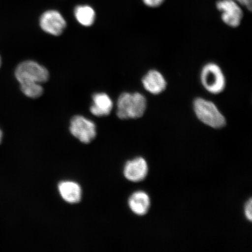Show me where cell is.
Here are the masks:
<instances>
[{"label": "cell", "mask_w": 252, "mask_h": 252, "mask_svg": "<svg viewBox=\"0 0 252 252\" xmlns=\"http://www.w3.org/2000/svg\"><path fill=\"white\" fill-rule=\"evenodd\" d=\"M147 108L146 97L140 93H124L119 96L117 102V116L122 120L142 117Z\"/></svg>", "instance_id": "cell-1"}, {"label": "cell", "mask_w": 252, "mask_h": 252, "mask_svg": "<svg viewBox=\"0 0 252 252\" xmlns=\"http://www.w3.org/2000/svg\"><path fill=\"white\" fill-rule=\"evenodd\" d=\"M70 130L74 137L85 144L91 143L96 135V126L94 123L80 115L72 118Z\"/></svg>", "instance_id": "cell-5"}, {"label": "cell", "mask_w": 252, "mask_h": 252, "mask_svg": "<svg viewBox=\"0 0 252 252\" xmlns=\"http://www.w3.org/2000/svg\"><path fill=\"white\" fill-rule=\"evenodd\" d=\"M149 172L146 160L143 158H136L126 163L124 173L128 181L139 182L146 179Z\"/></svg>", "instance_id": "cell-9"}, {"label": "cell", "mask_w": 252, "mask_h": 252, "mask_svg": "<svg viewBox=\"0 0 252 252\" xmlns=\"http://www.w3.org/2000/svg\"><path fill=\"white\" fill-rule=\"evenodd\" d=\"M40 26L45 32L53 36H60L66 28V22L59 12L47 11L41 16Z\"/></svg>", "instance_id": "cell-7"}, {"label": "cell", "mask_w": 252, "mask_h": 252, "mask_svg": "<svg viewBox=\"0 0 252 252\" xmlns=\"http://www.w3.org/2000/svg\"><path fill=\"white\" fill-rule=\"evenodd\" d=\"M58 190L63 199L70 204H76L81 201L82 190L77 183L64 181L60 183Z\"/></svg>", "instance_id": "cell-11"}, {"label": "cell", "mask_w": 252, "mask_h": 252, "mask_svg": "<svg viewBox=\"0 0 252 252\" xmlns=\"http://www.w3.org/2000/svg\"><path fill=\"white\" fill-rule=\"evenodd\" d=\"M20 87L22 92L30 98H38L43 93V88L41 84L24 83L20 84Z\"/></svg>", "instance_id": "cell-14"}, {"label": "cell", "mask_w": 252, "mask_h": 252, "mask_svg": "<svg viewBox=\"0 0 252 252\" xmlns=\"http://www.w3.org/2000/svg\"><path fill=\"white\" fill-rule=\"evenodd\" d=\"M75 17L81 25L90 27L95 20V12L89 5H78L75 8Z\"/></svg>", "instance_id": "cell-13"}, {"label": "cell", "mask_w": 252, "mask_h": 252, "mask_svg": "<svg viewBox=\"0 0 252 252\" xmlns=\"http://www.w3.org/2000/svg\"><path fill=\"white\" fill-rule=\"evenodd\" d=\"M245 214L248 220L252 221V199L249 200L245 205Z\"/></svg>", "instance_id": "cell-15"}, {"label": "cell", "mask_w": 252, "mask_h": 252, "mask_svg": "<svg viewBox=\"0 0 252 252\" xmlns=\"http://www.w3.org/2000/svg\"><path fill=\"white\" fill-rule=\"evenodd\" d=\"M93 103L90 108L91 113L96 117L108 116L111 113L113 103L108 94L96 93L93 96Z\"/></svg>", "instance_id": "cell-10"}, {"label": "cell", "mask_w": 252, "mask_h": 252, "mask_svg": "<svg viewBox=\"0 0 252 252\" xmlns=\"http://www.w3.org/2000/svg\"><path fill=\"white\" fill-rule=\"evenodd\" d=\"M142 85L148 93L157 95L164 92L167 82L163 75L157 70H150L142 78Z\"/></svg>", "instance_id": "cell-8"}, {"label": "cell", "mask_w": 252, "mask_h": 252, "mask_svg": "<svg viewBox=\"0 0 252 252\" xmlns=\"http://www.w3.org/2000/svg\"><path fill=\"white\" fill-rule=\"evenodd\" d=\"M0 66H1V58H0Z\"/></svg>", "instance_id": "cell-19"}, {"label": "cell", "mask_w": 252, "mask_h": 252, "mask_svg": "<svg viewBox=\"0 0 252 252\" xmlns=\"http://www.w3.org/2000/svg\"><path fill=\"white\" fill-rule=\"evenodd\" d=\"M150 198L146 192L138 191L131 195L128 200V206L137 216L146 215L150 209Z\"/></svg>", "instance_id": "cell-12"}, {"label": "cell", "mask_w": 252, "mask_h": 252, "mask_svg": "<svg viewBox=\"0 0 252 252\" xmlns=\"http://www.w3.org/2000/svg\"><path fill=\"white\" fill-rule=\"evenodd\" d=\"M193 107L196 117L204 125L214 128H220L226 125L225 116L213 102L197 97L195 99Z\"/></svg>", "instance_id": "cell-2"}, {"label": "cell", "mask_w": 252, "mask_h": 252, "mask_svg": "<svg viewBox=\"0 0 252 252\" xmlns=\"http://www.w3.org/2000/svg\"><path fill=\"white\" fill-rule=\"evenodd\" d=\"M2 136V131L1 130H0V143H1Z\"/></svg>", "instance_id": "cell-18"}, {"label": "cell", "mask_w": 252, "mask_h": 252, "mask_svg": "<svg viewBox=\"0 0 252 252\" xmlns=\"http://www.w3.org/2000/svg\"><path fill=\"white\" fill-rule=\"evenodd\" d=\"M200 81L204 89L213 94L222 93L226 85L225 75L219 64L210 62L205 64L200 72Z\"/></svg>", "instance_id": "cell-3"}, {"label": "cell", "mask_w": 252, "mask_h": 252, "mask_svg": "<svg viewBox=\"0 0 252 252\" xmlns=\"http://www.w3.org/2000/svg\"><path fill=\"white\" fill-rule=\"evenodd\" d=\"M15 77L20 83H45L49 80V72L47 69L36 62L27 61L17 66Z\"/></svg>", "instance_id": "cell-4"}, {"label": "cell", "mask_w": 252, "mask_h": 252, "mask_svg": "<svg viewBox=\"0 0 252 252\" xmlns=\"http://www.w3.org/2000/svg\"><path fill=\"white\" fill-rule=\"evenodd\" d=\"M145 5L151 8L159 7L162 4L164 0H143Z\"/></svg>", "instance_id": "cell-16"}, {"label": "cell", "mask_w": 252, "mask_h": 252, "mask_svg": "<svg viewBox=\"0 0 252 252\" xmlns=\"http://www.w3.org/2000/svg\"><path fill=\"white\" fill-rule=\"evenodd\" d=\"M239 4L244 6L249 10L251 11L252 7V0H235Z\"/></svg>", "instance_id": "cell-17"}, {"label": "cell", "mask_w": 252, "mask_h": 252, "mask_svg": "<svg viewBox=\"0 0 252 252\" xmlns=\"http://www.w3.org/2000/svg\"><path fill=\"white\" fill-rule=\"evenodd\" d=\"M217 8L221 12L223 23L231 28L238 27L244 17L241 5L235 0H220Z\"/></svg>", "instance_id": "cell-6"}]
</instances>
